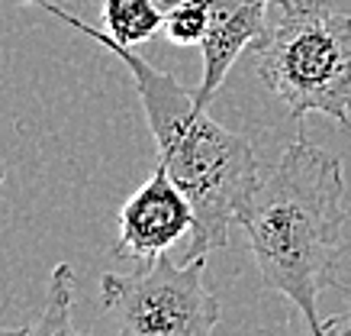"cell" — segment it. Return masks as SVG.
I'll return each mask as SVG.
<instances>
[{"label": "cell", "instance_id": "obj_1", "mask_svg": "<svg viewBox=\"0 0 351 336\" xmlns=\"http://www.w3.org/2000/svg\"><path fill=\"white\" fill-rule=\"evenodd\" d=\"M16 3H29L52 13L55 20L77 30L126 65L149 120L152 139L158 146V165L191 197L197 210V229L187 239L181 259H200L213 249H223L229 227L235 223V210L252 197L261 181L252 142L242 133L216 123L206 107L197 104V94H191L178 78L132 52V45H119L117 39H110L100 26H90L52 0H16Z\"/></svg>", "mask_w": 351, "mask_h": 336}, {"label": "cell", "instance_id": "obj_2", "mask_svg": "<svg viewBox=\"0 0 351 336\" xmlns=\"http://www.w3.org/2000/svg\"><path fill=\"white\" fill-rule=\"evenodd\" d=\"M235 223L245 229L261 284L284 294L303 314L309 336H319L326 324L319 317V294L345 288L339 256L348 210L339 155L313 146L300 133L235 210Z\"/></svg>", "mask_w": 351, "mask_h": 336}, {"label": "cell", "instance_id": "obj_3", "mask_svg": "<svg viewBox=\"0 0 351 336\" xmlns=\"http://www.w3.org/2000/svg\"><path fill=\"white\" fill-rule=\"evenodd\" d=\"M274 10L252 49L258 78L297 126L322 113L351 133V10L329 0H274Z\"/></svg>", "mask_w": 351, "mask_h": 336}, {"label": "cell", "instance_id": "obj_4", "mask_svg": "<svg viewBox=\"0 0 351 336\" xmlns=\"http://www.w3.org/2000/svg\"><path fill=\"white\" fill-rule=\"evenodd\" d=\"M203 271L206 256L181 265L158 256L100 275V304L117 336H216L223 311Z\"/></svg>", "mask_w": 351, "mask_h": 336}, {"label": "cell", "instance_id": "obj_5", "mask_svg": "<svg viewBox=\"0 0 351 336\" xmlns=\"http://www.w3.org/2000/svg\"><path fill=\"white\" fill-rule=\"evenodd\" d=\"M193 229L197 210L191 197L158 165L149 175V181H142V188L119 207V236L113 243V256L152 262L168 256V249L181 239H191Z\"/></svg>", "mask_w": 351, "mask_h": 336}, {"label": "cell", "instance_id": "obj_6", "mask_svg": "<svg viewBox=\"0 0 351 336\" xmlns=\"http://www.w3.org/2000/svg\"><path fill=\"white\" fill-rule=\"evenodd\" d=\"M274 0H206L210 7V30L203 36V78L197 85V104L210 107L216 91L226 85L242 52H252L267 33V7Z\"/></svg>", "mask_w": 351, "mask_h": 336}, {"label": "cell", "instance_id": "obj_7", "mask_svg": "<svg viewBox=\"0 0 351 336\" xmlns=\"http://www.w3.org/2000/svg\"><path fill=\"white\" fill-rule=\"evenodd\" d=\"M71 307H75V269L58 262L49 275V288H45L39 317L26 326H0V336H94L81 333L75 326Z\"/></svg>", "mask_w": 351, "mask_h": 336}, {"label": "cell", "instance_id": "obj_8", "mask_svg": "<svg viewBox=\"0 0 351 336\" xmlns=\"http://www.w3.org/2000/svg\"><path fill=\"white\" fill-rule=\"evenodd\" d=\"M100 20L104 33L119 45H142L161 33L165 10L158 0H104Z\"/></svg>", "mask_w": 351, "mask_h": 336}, {"label": "cell", "instance_id": "obj_9", "mask_svg": "<svg viewBox=\"0 0 351 336\" xmlns=\"http://www.w3.org/2000/svg\"><path fill=\"white\" fill-rule=\"evenodd\" d=\"M165 10L161 36L174 45H200L210 30V7L206 0H158Z\"/></svg>", "mask_w": 351, "mask_h": 336}, {"label": "cell", "instance_id": "obj_10", "mask_svg": "<svg viewBox=\"0 0 351 336\" xmlns=\"http://www.w3.org/2000/svg\"><path fill=\"white\" fill-rule=\"evenodd\" d=\"M319 336H351V311L329 317V320L322 324V333Z\"/></svg>", "mask_w": 351, "mask_h": 336}, {"label": "cell", "instance_id": "obj_11", "mask_svg": "<svg viewBox=\"0 0 351 336\" xmlns=\"http://www.w3.org/2000/svg\"><path fill=\"white\" fill-rule=\"evenodd\" d=\"M0 185H3V172H0Z\"/></svg>", "mask_w": 351, "mask_h": 336}]
</instances>
